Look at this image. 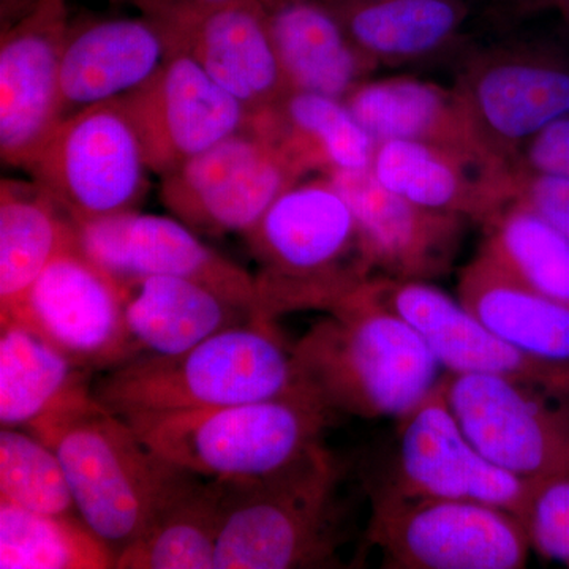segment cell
<instances>
[{
    "instance_id": "obj_1",
    "label": "cell",
    "mask_w": 569,
    "mask_h": 569,
    "mask_svg": "<svg viewBox=\"0 0 569 569\" xmlns=\"http://www.w3.org/2000/svg\"><path fill=\"white\" fill-rule=\"evenodd\" d=\"M369 282L291 346L296 376L331 415L399 419L443 376L425 340L373 298Z\"/></svg>"
},
{
    "instance_id": "obj_2",
    "label": "cell",
    "mask_w": 569,
    "mask_h": 569,
    "mask_svg": "<svg viewBox=\"0 0 569 569\" xmlns=\"http://www.w3.org/2000/svg\"><path fill=\"white\" fill-rule=\"evenodd\" d=\"M26 430L61 460L82 522L110 546L116 559L192 477V471L157 455L126 419L103 407L93 397L92 385Z\"/></svg>"
},
{
    "instance_id": "obj_3",
    "label": "cell",
    "mask_w": 569,
    "mask_h": 569,
    "mask_svg": "<svg viewBox=\"0 0 569 569\" xmlns=\"http://www.w3.org/2000/svg\"><path fill=\"white\" fill-rule=\"evenodd\" d=\"M257 323L331 312L376 277L350 204L329 176L295 183L246 233Z\"/></svg>"
},
{
    "instance_id": "obj_4",
    "label": "cell",
    "mask_w": 569,
    "mask_h": 569,
    "mask_svg": "<svg viewBox=\"0 0 569 569\" xmlns=\"http://www.w3.org/2000/svg\"><path fill=\"white\" fill-rule=\"evenodd\" d=\"M347 467L317 445L266 477L223 479L216 569L339 567L347 545Z\"/></svg>"
},
{
    "instance_id": "obj_5",
    "label": "cell",
    "mask_w": 569,
    "mask_h": 569,
    "mask_svg": "<svg viewBox=\"0 0 569 569\" xmlns=\"http://www.w3.org/2000/svg\"><path fill=\"white\" fill-rule=\"evenodd\" d=\"M92 395L123 419L306 395L276 325L223 329L178 355H140L107 370Z\"/></svg>"
},
{
    "instance_id": "obj_6",
    "label": "cell",
    "mask_w": 569,
    "mask_h": 569,
    "mask_svg": "<svg viewBox=\"0 0 569 569\" xmlns=\"http://www.w3.org/2000/svg\"><path fill=\"white\" fill-rule=\"evenodd\" d=\"M331 418L312 397L299 395L126 421L174 466L209 479H253L323 443Z\"/></svg>"
},
{
    "instance_id": "obj_7",
    "label": "cell",
    "mask_w": 569,
    "mask_h": 569,
    "mask_svg": "<svg viewBox=\"0 0 569 569\" xmlns=\"http://www.w3.org/2000/svg\"><path fill=\"white\" fill-rule=\"evenodd\" d=\"M365 538L389 569H519L531 548L526 523L466 500L367 492Z\"/></svg>"
},
{
    "instance_id": "obj_8",
    "label": "cell",
    "mask_w": 569,
    "mask_h": 569,
    "mask_svg": "<svg viewBox=\"0 0 569 569\" xmlns=\"http://www.w3.org/2000/svg\"><path fill=\"white\" fill-rule=\"evenodd\" d=\"M22 170L78 227L137 211L149 168L129 114L111 100L63 118Z\"/></svg>"
},
{
    "instance_id": "obj_9",
    "label": "cell",
    "mask_w": 569,
    "mask_h": 569,
    "mask_svg": "<svg viewBox=\"0 0 569 569\" xmlns=\"http://www.w3.org/2000/svg\"><path fill=\"white\" fill-rule=\"evenodd\" d=\"M391 468L366 481L367 492L466 500L511 512L526 523L539 486L486 459L460 429L443 377L413 410L397 419Z\"/></svg>"
},
{
    "instance_id": "obj_10",
    "label": "cell",
    "mask_w": 569,
    "mask_h": 569,
    "mask_svg": "<svg viewBox=\"0 0 569 569\" xmlns=\"http://www.w3.org/2000/svg\"><path fill=\"white\" fill-rule=\"evenodd\" d=\"M452 415L490 462L535 486L569 477V396L526 381L445 373Z\"/></svg>"
},
{
    "instance_id": "obj_11",
    "label": "cell",
    "mask_w": 569,
    "mask_h": 569,
    "mask_svg": "<svg viewBox=\"0 0 569 569\" xmlns=\"http://www.w3.org/2000/svg\"><path fill=\"white\" fill-rule=\"evenodd\" d=\"M302 176L264 134L247 126L162 176L160 197L198 233H249Z\"/></svg>"
},
{
    "instance_id": "obj_12",
    "label": "cell",
    "mask_w": 569,
    "mask_h": 569,
    "mask_svg": "<svg viewBox=\"0 0 569 569\" xmlns=\"http://www.w3.org/2000/svg\"><path fill=\"white\" fill-rule=\"evenodd\" d=\"M88 372H107L137 358L126 320L123 284L82 252L63 249L33 284L20 316ZM3 325V323H0Z\"/></svg>"
},
{
    "instance_id": "obj_13",
    "label": "cell",
    "mask_w": 569,
    "mask_h": 569,
    "mask_svg": "<svg viewBox=\"0 0 569 569\" xmlns=\"http://www.w3.org/2000/svg\"><path fill=\"white\" fill-rule=\"evenodd\" d=\"M118 100L137 130L149 171L160 178L250 122L244 104L186 51H171L151 80Z\"/></svg>"
},
{
    "instance_id": "obj_14",
    "label": "cell",
    "mask_w": 569,
    "mask_h": 569,
    "mask_svg": "<svg viewBox=\"0 0 569 569\" xmlns=\"http://www.w3.org/2000/svg\"><path fill=\"white\" fill-rule=\"evenodd\" d=\"M455 88L492 151L512 164L535 134L569 116V63L530 47L478 52Z\"/></svg>"
},
{
    "instance_id": "obj_15",
    "label": "cell",
    "mask_w": 569,
    "mask_h": 569,
    "mask_svg": "<svg viewBox=\"0 0 569 569\" xmlns=\"http://www.w3.org/2000/svg\"><path fill=\"white\" fill-rule=\"evenodd\" d=\"M82 252L116 279L181 277L203 283L253 316L257 290L252 272L201 241L181 220L129 211L78 224Z\"/></svg>"
},
{
    "instance_id": "obj_16",
    "label": "cell",
    "mask_w": 569,
    "mask_h": 569,
    "mask_svg": "<svg viewBox=\"0 0 569 569\" xmlns=\"http://www.w3.org/2000/svg\"><path fill=\"white\" fill-rule=\"evenodd\" d=\"M369 291L418 332L448 373L507 377L569 396V365L542 361L505 342L432 283L376 276Z\"/></svg>"
},
{
    "instance_id": "obj_17",
    "label": "cell",
    "mask_w": 569,
    "mask_h": 569,
    "mask_svg": "<svg viewBox=\"0 0 569 569\" xmlns=\"http://www.w3.org/2000/svg\"><path fill=\"white\" fill-rule=\"evenodd\" d=\"M62 0H40L0 43V153L24 168L62 121L59 74L67 36Z\"/></svg>"
},
{
    "instance_id": "obj_18",
    "label": "cell",
    "mask_w": 569,
    "mask_h": 569,
    "mask_svg": "<svg viewBox=\"0 0 569 569\" xmlns=\"http://www.w3.org/2000/svg\"><path fill=\"white\" fill-rule=\"evenodd\" d=\"M358 222L376 276L432 282L458 260L468 220L411 203L370 171L329 176Z\"/></svg>"
},
{
    "instance_id": "obj_19",
    "label": "cell",
    "mask_w": 569,
    "mask_h": 569,
    "mask_svg": "<svg viewBox=\"0 0 569 569\" xmlns=\"http://www.w3.org/2000/svg\"><path fill=\"white\" fill-rule=\"evenodd\" d=\"M370 173L411 203L481 227L512 204L518 182L507 160L406 140L378 141Z\"/></svg>"
},
{
    "instance_id": "obj_20",
    "label": "cell",
    "mask_w": 569,
    "mask_h": 569,
    "mask_svg": "<svg viewBox=\"0 0 569 569\" xmlns=\"http://www.w3.org/2000/svg\"><path fill=\"white\" fill-rule=\"evenodd\" d=\"M167 41L171 51L192 56L250 114L274 107L291 91L261 0H231L200 11Z\"/></svg>"
},
{
    "instance_id": "obj_21",
    "label": "cell",
    "mask_w": 569,
    "mask_h": 569,
    "mask_svg": "<svg viewBox=\"0 0 569 569\" xmlns=\"http://www.w3.org/2000/svg\"><path fill=\"white\" fill-rule=\"evenodd\" d=\"M170 52L163 33L148 18L69 29L59 74L62 119L137 91L162 69Z\"/></svg>"
},
{
    "instance_id": "obj_22",
    "label": "cell",
    "mask_w": 569,
    "mask_h": 569,
    "mask_svg": "<svg viewBox=\"0 0 569 569\" xmlns=\"http://www.w3.org/2000/svg\"><path fill=\"white\" fill-rule=\"evenodd\" d=\"M346 103L376 142L418 141L505 160L492 151L456 88L408 77L367 80Z\"/></svg>"
},
{
    "instance_id": "obj_23",
    "label": "cell",
    "mask_w": 569,
    "mask_h": 569,
    "mask_svg": "<svg viewBox=\"0 0 569 569\" xmlns=\"http://www.w3.org/2000/svg\"><path fill=\"white\" fill-rule=\"evenodd\" d=\"M249 126L276 144L302 178L372 168L377 142L346 100L290 91L274 107L250 114Z\"/></svg>"
},
{
    "instance_id": "obj_24",
    "label": "cell",
    "mask_w": 569,
    "mask_h": 569,
    "mask_svg": "<svg viewBox=\"0 0 569 569\" xmlns=\"http://www.w3.org/2000/svg\"><path fill=\"white\" fill-rule=\"evenodd\" d=\"M266 10L291 91L346 100L377 70L323 0H290Z\"/></svg>"
},
{
    "instance_id": "obj_25",
    "label": "cell",
    "mask_w": 569,
    "mask_h": 569,
    "mask_svg": "<svg viewBox=\"0 0 569 569\" xmlns=\"http://www.w3.org/2000/svg\"><path fill=\"white\" fill-rule=\"evenodd\" d=\"M122 284L138 356L182 353L223 329L254 321L244 307L193 280L149 276Z\"/></svg>"
},
{
    "instance_id": "obj_26",
    "label": "cell",
    "mask_w": 569,
    "mask_h": 569,
    "mask_svg": "<svg viewBox=\"0 0 569 569\" xmlns=\"http://www.w3.org/2000/svg\"><path fill=\"white\" fill-rule=\"evenodd\" d=\"M458 295L505 342L542 361L569 365V305L527 287L481 250L460 269Z\"/></svg>"
},
{
    "instance_id": "obj_27",
    "label": "cell",
    "mask_w": 569,
    "mask_h": 569,
    "mask_svg": "<svg viewBox=\"0 0 569 569\" xmlns=\"http://www.w3.org/2000/svg\"><path fill=\"white\" fill-rule=\"evenodd\" d=\"M77 224L36 182L0 183V323L20 316L33 284L63 249Z\"/></svg>"
},
{
    "instance_id": "obj_28",
    "label": "cell",
    "mask_w": 569,
    "mask_h": 569,
    "mask_svg": "<svg viewBox=\"0 0 569 569\" xmlns=\"http://www.w3.org/2000/svg\"><path fill=\"white\" fill-rule=\"evenodd\" d=\"M350 39L381 63L421 61L451 47L468 20L467 0H323Z\"/></svg>"
},
{
    "instance_id": "obj_29",
    "label": "cell",
    "mask_w": 569,
    "mask_h": 569,
    "mask_svg": "<svg viewBox=\"0 0 569 569\" xmlns=\"http://www.w3.org/2000/svg\"><path fill=\"white\" fill-rule=\"evenodd\" d=\"M223 479L192 473L152 526L116 559L118 569H216Z\"/></svg>"
},
{
    "instance_id": "obj_30",
    "label": "cell",
    "mask_w": 569,
    "mask_h": 569,
    "mask_svg": "<svg viewBox=\"0 0 569 569\" xmlns=\"http://www.w3.org/2000/svg\"><path fill=\"white\" fill-rule=\"evenodd\" d=\"M81 369L39 332L0 325V425L26 429L89 383Z\"/></svg>"
},
{
    "instance_id": "obj_31",
    "label": "cell",
    "mask_w": 569,
    "mask_h": 569,
    "mask_svg": "<svg viewBox=\"0 0 569 569\" xmlns=\"http://www.w3.org/2000/svg\"><path fill=\"white\" fill-rule=\"evenodd\" d=\"M0 568L111 569L116 553L81 518L41 515L0 498Z\"/></svg>"
},
{
    "instance_id": "obj_32",
    "label": "cell",
    "mask_w": 569,
    "mask_h": 569,
    "mask_svg": "<svg viewBox=\"0 0 569 569\" xmlns=\"http://www.w3.org/2000/svg\"><path fill=\"white\" fill-rule=\"evenodd\" d=\"M479 250L538 293L569 305V239L518 203L482 224Z\"/></svg>"
},
{
    "instance_id": "obj_33",
    "label": "cell",
    "mask_w": 569,
    "mask_h": 569,
    "mask_svg": "<svg viewBox=\"0 0 569 569\" xmlns=\"http://www.w3.org/2000/svg\"><path fill=\"white\" fill-rule=\"evenodd\" d=\"M0 498L41 515L80 518L61 460L28 430H0Z\"/></svg>"
},
{
    "instance_id": "obj_34",
    "label": "cell",
    "mask_w": 569,
    "mask_h": 569,
    "mask_svg": "<svg viewBox=\"0 0 569 569\" xmlns=\"http://www.w3.org/2000/svg\"><path fill=\"white\" fill-rule=\"evenodd\" d=\"M531 548L569 567V477L539 486L526 519Z\"/></svg>"
},
{
    "instance_id": "obj_35",
    "label": "cell",
    "mask_w": 569,
    "mask_h": 569,
    "mask_svg": "<svg viewBox=\"0 0 569 569\" xmlns=\"http://www.w3.org/2000/svg\"><path fill=\"white\" fill-rule=\"evenodd\" d=\"M512 203L530 209L569 239V179L518 168Z\"/></svg>"
},
{
    "instance_id": "obj_36",
    "label": "cell",
    "mask_w": 569,
    "mask_h": 569,
    "mask_svg": "<svg viewBox=\"0 0 569 569\" xmlns=\"http://www.w3.org/2000/svg\"><path fill=\"white\" fill-rule=\"evenodd\" d=\"M516 167L569 179V116L535 134L520 151Z\"/></svg>"
},
{
    "instance_id": "obj_37",
    "label": "cell",
    "mask_w": 569,
    "mask_h": 569,
    "mask_svg": "<svg viewBox=\"0 0 569 569\" xmlns=\"http://www.w3.org/2000/svg\"><path fill=\"white\" fill-rule=\"evenodd\" d=\"M132 2L140 7L144 18L153 22L160 32L168 37L193 14L231 0H132Z\"/></svg>"
},
{
    "instance_id": "obj_38",
    "label": "cell",
    "mask_w": 569,
    "mask_h": 569,
    "mask_svg": "<svg viewBox=\"0 0 569 569\" xmlns=\"http://www.w3.org/2000/svg\"><path fill=\"white\" fill-rule=\"evenodd\" d=\"M492 2L511 17H529L531 13L557 9L559 6V0H492Z\"/></svg>"
},
{
    "instance_id": "obj_39",
    "label": "cell",
    "mask_w": 569,
    "mask_h": 569,
    "mask_svg": "<svg viewBox=\"0 0 569 569\" xmlns=\"http://www.w3.org/2000/svg\"><path fill=\"white\" fill-rule=\"evenodd\" d=\"M557 9L561 11V14H563L565 20H567L569 24V0H559Z\"/></svg>"
},
{
    "instance_id": "obj_40",
    "label": "cell",
    "mask_w": 569,
    "mask_h": 569,
    "mask_svg": "<svg viewBox=\"0 0 569 569\" xmlns=\"http://www.w3.org/2000/svg\"><path fill=\"white\" fill-rule=\"evenodd\" d=\"M266 9H272V7L280 6V3L290 2V0H261Z\"/></svg>"
}]
</instances>
